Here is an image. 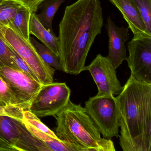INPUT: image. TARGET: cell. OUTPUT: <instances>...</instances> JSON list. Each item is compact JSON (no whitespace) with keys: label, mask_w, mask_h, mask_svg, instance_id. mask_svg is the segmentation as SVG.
Listing matches in <instances>:
<instances>
[{"label":"cell","mask_w":151,"mask_h":151,"mask_svg":"<svg viewBox=\"0 0 151 151\" xmlns=\"http://www.w3.org/2000/svg\"><path fill=\"white\" fill-rule=\"evenodd\" d=\"M22 122H26L37 129L55 138H58L54 132L45 125L36 115L28 110L23 111Z\"/></svg>","instance_id":"20"},{"label":"cell","mask_w":151,"mask_h":151,"mask_svg":"<svg viewBox=\"0 0 151 151\" xmlns=\"http://www.w3.org/2000/svg\"><path fill=\"white\" fill-rule=\"evenodd\" d=\"M67 0H47L41 5V12L37 15L41 23L53 35H55L52 29V22L55 15L62 4Z\"/></svg>","instance_id":"17"},{"label":"cell","mask_w":151,"mask_h":151,"mask_svg":"<svg viewBox=\"0 0 151 151\" xmlns=\"http://www.w3.org/2000/svg\"><path fill=\"white\" fill-rule=\"evenodd\" d=\"M126 60L131 76L136 80L151 84V36H133L127 45Z\"/></svg>","instance_id":"8"},{"label":"cell","mask_w":151,"mask_h":151,"mask_svg":"<svg viewBox=\"0 0 151 151\" xmlns=\"http://www.w3.org/2000/svg\"><path fill=\"white\" fill-rule=\"evenodd\" d=\"M84 109L103 138L111 139L119 137L120 104L117 97L112 94L91 97Z\"/></svg>","instance_id":"4"},{"label":"cell","mask_w":151,"mask_h":151,"mask_svg":"<svg viewBox=\"0 0 151 151\" xmlns=\"http://www.w3.org/2000/svg\"><path fill=\"white\" fill-rule=\"evenodd\" d=\"M29 31L30 35L36 37L43 44L59 57L58 37L51 33L41 23L36 13H32L30 21Z\"/></svg>","instance_id":"13"},{"label":"cell","mask_w":151,"mask_h":151,"mask_svg":"<svg viewBox=\"0 0 151 151\" xmlns=\"http://www.w3.org/2000/svg\"><path fill=\"white\" fill-rule=\"evenodd\" d=\"M70 93V89L65 83L44 84L29 110L39 117L54 116L68 105Z\"/></svg>","instance_id":"6"},{"label":"cell","mask_w":151,"mask_h":151,"mask_svg":"<svg viewBox=\"0 0 151 151\" xmlns=\"http://www.w3.org/2000/svg\"><path fill=\"white\" fill-rule=\"evenodd\" d=\"M116 69L107 57L97 55L91 64L85 67V70L91 73L97 85V95L119 94L123 87L116 76Z\"/></svg>","instance_id":"9"},{"label":"cell","mask_w":151,"mask_h":151,"mask_svg":"<svg viewBox=\"0 0 151 151\" xmlns=\"http://www.w3.org/2000/svg\"><path fill=\"white\" fill-rule=\"evenodd\" d=\"M57 137L69 143L77 151H115L111 139L101 137L100 132L84 108L69 101L55 115Z\"/></svg>","instance_id":"3"},{"label":"cell","mask_w":151,"mask_h":151,"mask_svg":"<svg viewBox=\"0 0 151 151\" xmlns=\"http://www.w3.org/2000/svg\"><path fill=\"white\" fill-rule=\"evenodd\" d=\"M137 8L146 29L151 35V0H132Z\"/></svg>","instance_id":"21"},{"label":"cell","mask_w":151,"mask_h":151,"mask_svg":"<svg viewBox=\"0 0 151 151\" xmlns=\"http://www.w3.org/2000/svg\"><path fill=\"white\" fill-rule=\"evenodd\" d=\"M22 122L32 134L47 146L50 151H77L76 148L69 143L55 138L39 130L28 123Z\"/></svg>","instance_id":"16"},{"label":"cell","mask_w":151,"mask_h":151,"mask_svg":"<svg viewBox=\"0 0 151 151\" xmlns=\"http://www.w3.org/2000/svg\"><path fill=\"white\" fill-rule=\"evenodd\" d=\"M21 5L9 0H4L0 4V24L7 26L15 16Z\"/></svg>","instance_id":"19"},{"label":"cell","mask_w":151,"mask_h":151,"mask_svg":"<svg viewBox=\"0 0 151 151\" xmlns=\"http://www.w3.org/2000/svg\"><path fill=\"white\" fill-rule=\"evenodd\" d=\"M19 138L15 145V151H50L47 146L34 136L26 128L22 121L17 120Z\"/></svg>","instance_id":"14"},{"label":"cell","mask_w":151,"mask_h":151,"mask_svg":"<svg viewBox=\"0 0 151 151\" xmlns=\"http://www.w3.org/2000/svg\"><path fill=\"white\" fill-rule=\"evenodd\" d=\"M31 14L28 9L22 6L6 26L16 32L28 42H30L29 24Z\"/></svg>","instance_id":"15"},{"label":"cell","mask_w":151,"mask_h":151,"mask_svg":"<svg viewBox=\"0 0 151 151\" xmlns=\"http://www.w3.org/2000/svg\"><path fill=\"white\" fill-rule=\"evenodd\" d=\"M107 22L106 28L109 37V53L107 57L117 69L127 58L124 44L129 39V29L116 25L110 17H108Z\"/></svg>","instance_id":"10"},{"label":"cell","mask_w":151,"mask_h":151,"mask_svg":"<svg viewBox=\"0 0 151 151\" xmlns=\"http://www.w3.org/2000/svg\"><path fill=\"white\" fill-rule=\"evenodd\" d=\"M28 9L31 13H37L39 7L46 0H9Z\"/></svg>","instance_id":"26"},{"label":"cell","mask_w":151,"mask_h":151,"mask_svg":"<svg viewBox=\"0 0 151 151\" xmlns=\"http://www.w3.org/2000/svg\"><path fill=\"white\" fill-rule=\"evenodd\" d=\"M103 25L99 0H77L66 7L58 37L63 72L78 75L85 70L88 53Z\"/></svg>","instance_id":"1"},{"label":"cell","mask_w":151,"mask_h":151,"mask_svg":"<svg viewBox=\"0 0 151 151\" xmlns=\"http://www.w3.org/2000/svg\"><path fill=\"white\" fill-rule=\"evenodd\" d=\"M110 2H111V3H112V4L114 5V1H113V0H109Z\"/></svg>","instance_id":"28"},{"label":"cell","mask_w":151,"mask_h":151,"mask_svg":"<svg viewBox=\"0 0 151 151\" xmlns=\"http://www.w3.org/2000/svg\"><path fill=\"white\" fill-rule=\"evenodd\" d=\"M117 97L123 151H151V84L130 76Z\"/></svg>","instance_id":"2"},{"label":"cell","mask_w":151,"mask_h":151,"mask_svg":"<svg viewBox=\"0 0 151 151\" xmlns=\"http://www.w3.org/2000/svg\"><path fill=\"white\" fill-rule=\"evenodd\" d=\"M17 119L0 115V146L7 151H15L14 146L19 139Z\"/></svg>","instance_id":"12"},{"label":"cell","mask_w":151,"mask_h":151,"mask_svg":"<svg viewBox=\"0 0 151 151\" xmlns=\"http://www.w3.org/2000/svg\"><path fill=\"white\" fill-rule=\"evenodd\" d=\"M9 47L10 48L11 57L16 66L17 69L24 72L34 79L39 81L38 78L37 77L33 70L29 67L27 63L18 55V54L12 47H10V46H9Z\"/></svg>","instance_id":"23"},{"label":"cell","mask_w":151,"mask_h":151,"mask_svg":"<svg viewBox=\"0 0 151 151\" xmlns=\"http://www.w3.org/2000/svg\"><path fill=\"white\" fill-rule=\"evenodd\" d=\"M0 77L10 87L17 99L18 106L29 110L43 84L24 72L1 64Z\"/></svg>","instance_id":"7"},{"label":"cell","mask_w":151,"mask_h":151,"mask_svg":"<svg viewBox=\"0 0 151 151\" xmlns=\"http://www.w3.org/2000/svg\"><path fill=\"white\" fill-rule=\"evenodd\" d=\"M0 64L17 69L11 57L10 48L7 44L0 37Z\"/></svg>","instance_id":"24"},{"label":"cell","mask_w":151,"mask_h":151,"mask_svg":"<svg viewBox=\"0 0 151 151\" xmlns=\"http://www.w3.org/2000/svg\"><path fill=\"white\" fill-rule=\"evenodd\" d=\"M7 151L6 149L4 147H2L1 146H0V151Z\"/></svg>","instance_id":"27"},{"label":"cell","mask_w":151,"mask_h":151,"mask_svg":"<svg viewBox=\"0 0 151 151\" xmlns=\"http://www.w3.org/2000/svg\"><path fill=\"white\" fill-rule=\"evenodd\" d=\"M30 41L41 59L46 64L52 67L55 69L63 71V68L58 56L47 47L44 44H40L34 38L30 37Z\"/></svg>","instance_id":"18"},{"label":"cell","mask_w":151,"mask_h":151,"mask_svg":"<svg viewBox=\"0 0 151 151\" xmlns=\"http://www.w3.org/2000/svg\"><path fill=\"white\" fill-rule=\"evenodd\" d=\"M114 5L122 13L134 36H150L141 15L132 0H113Z\"/></svg>","instance_id":"11"},{"label":"cell","mask_w":151,"mask_h":151,"mask_svg":"<svg viewBox=\"0 0 151 151\" xmlns=\"http://www.w3.org/2000/svg\"><path fill=\"white\" fill-rule=\"evenodd\" d=\"M0 106H18L16 98L12 92L8 84L1 77Z\"/></svg>","instance_id":"22"},{"label":"cell","mask_w":151,"mask_h":151,"mask_svg":"<svg viewBox=\"0 0 151 151\" xmlns=\"http://www.w3.org/2000/svg\"><path fill=\"white\" fill-rule=\"evenodd\" d=\"M3 1H4V0H0V4H1V3Z\"/></svg>","instance_id":"29"},{"label":"cell","mask_w":151,"mask_h":151,"mask_svg":"<svg viewBox=\"0 0 151 151\" xmlns=\"http://www.w3.org/2000/svg\"><path fill=\"white\" fill-rule=\"evenodd\" d=\"M23 110L14 106H0V115H5L22 121Z\"/></svg>","instance_id":"25"},{"label":"cell","mask_w":151,"mask_h":151,"mask_svg":"<svg viewBox=\"0 0 151 151\" xmlns=\"http://www.w3.org/2000/svg\"><path fill=\"white\" fill-rule=\"evenodd\" d=\"M1 24H0V26H1Z\"/></svg>","instance_id":"30"},{"label":"cell","mask_w":151,"mask_h":151,"mask_svg":"<svg viewBox=\"0 0 151 151\" xmlns=\"http://www.w3.org/2000/svg\"><path fill=\"white\" fill-rule=\"evenodd\" d=\"M0 37L27 63L41 83L53 82L55 69L42 60L31 41H26L9 27L1 25Z\"/></svg>","instance_id":"5"}]
</instances>
